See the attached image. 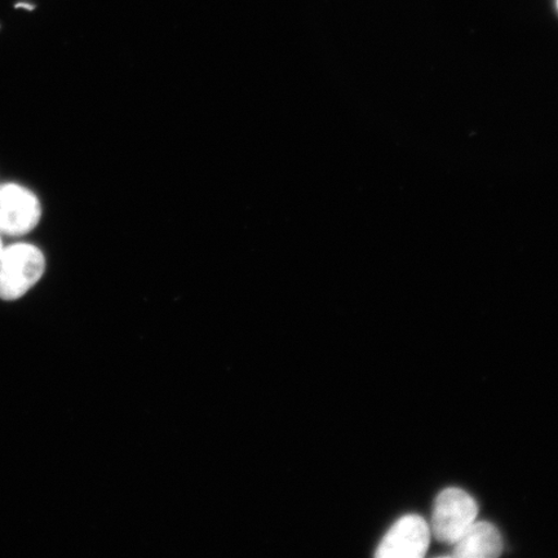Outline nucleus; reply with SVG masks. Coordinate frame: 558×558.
I'll return each instance as SVG.
<instances>
[{"label":"nucleus","instance_id":"1","mask_svg":"<svg viewBox=\"0 0 558 558\" xmlns=\"http://www.w3.org/2000/svg\"><path fill=\"white\" fill-rule=\"evenodd\" d=\"M44 253L31 243L4 247L0 257V299L17 300L32 290L45 275Z\"/></svg>","mask_w":558,"mask_h":558},{"label":"nucleus","instance_id":"2","mask_svg":"<svg viewBox=\"0 0 558 558\" xmlns=\"http://www.w3.org/2000/svg\"><path fill=\"white\" fill-rule=\"evenodd\" d=\"M477 501L469 493L459 487L445 488L435 501L430 533L438 542L453 546L477 521Z\"/></svg>","mask_w":558,"mask_h":558},{"label":"nucleus","instance_id":"3","mask_svg":"<svg viewBox=\"0 0 558 558\" xmlns=\"http://www.w3.org/2000/svg\"><path fill=\"white\" fill-rule=\"evenodd\" d=\"M41 216L40 202L17 184L0 186V234L20 236L31 233Z\"/></svg>","mask_w":558,"mask_h":558},{"label":"nucleus","instance_id":"4","mask_svg":"<svg viewBox=\"0 0 558 558\" xmlns=\"http://www.w3.org/2000/svg\"><path fill=\"white\" fill-rule=\"evenodd\" d=\"M430 536V526L422 515H403L384 535L375 556L379 558L424 557L429 548Z\"/></svg>","mask_w":558,"mask_h":558},{"label":"nucleus","instance_id":"5","mask_svg":"<svg viewBox=\"0 0 558 558\" xmlns=\"http://www.w3.org/2000/svg\"><path fill=\"white\" fill-rule=\"evenodd\" d=\"M452 547L453 557L495 558L504 553L505 544L493 523L476 521Z\"/></svg>","mask_w":558,"mask_h":558},{"label":"nucleus","instance_id":"6","mask_svg":"<svg viewBox=\"0 0 558 558\" xmlns=\"http://www.w3.org/2000/svg\"><path fill=\"white\" fill-rule=\"evenodd\" d=\"M4 251L2 239H0V257H2Z\"/></svg>","mask_w":558,"mask_h":558}]
</instances>
